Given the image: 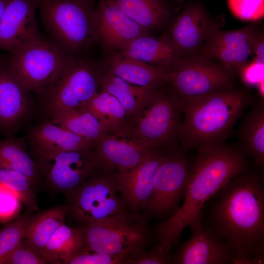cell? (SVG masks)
<instances>
[{"instance_id": "6da1fadb", "label": "cell", "mask_w": 264, "mask_h": 264, "mask_svg": "<svg viewBox=\"0 0 264 264\" xmlns=\"http://www.w3.org/2000/svg\"><path fill=\"white\" fill-rule=\"evenodd\" d=\"M203 225L229 242L241 264L264 258V181L248 168L222 186L204 206Z\"/></svg>"}, {"instance_id": "7a4b0ae2", "label": "cell", "mask_w": 264, "mask_h": 264, "mask_svg": "<svg viewBox=\"0 0 264 264\" xmlns=\"http://www.w3.org/2000/svg\"><path fill=\"white\" fill-rule=\"evenodd\" d=\"M191 166L184 200L170 219L154 227L159 245L170 254L184 230L202 212L206 203L228 181L249 168V161L238 145L225 142L197 147Z\"/></svg>"}, {"instance_id": "3957f363", "label": "cell", "mask_w": 264, "mask_h": 264, "mask_svg": "<svg viewBox=\"0 0 264 264\" xmlns=\"http://www.w3.org/2000/svg\"><path fill=\"white\" fill-rule=\"evenodd\" d=\"M180 99L184 117L178 138L186 152L201 145L224 142L245 110L254 103L246 90L236 86Z\"/></svg>"}, {"instance_id": "277c9868", "label": "cell", "mask_w": 264, "mask_h": 264, "mask_svg": "<svg viewBox=\"0 0 264 264\" xmlns=\"http://www.w3.org/2000/svg\"><path fill=\"white\" fill-rule=\"evenodd\" d=\"M40 14L53 43L76 56L95 42L96 7L93 0H41Z\"/></svg>"}, {"instance_id": "5b68a950", "label": "cell", "mask_w": 264, "mask_h": 264, "mask_svg": "<svg viewBox=\"0 0 264 264\" xmlns=\"http://www.w3.org/2000/svg\"><path fill=\"white\" fill-rule=\"evenodd\" d=\"M182 114L180 99L169 84L157 89L128 120L124 135L150 150L171 148L177 145Z\"/></svg>"}, {"instance_id": "8992f818", "label": "cell", "mask_w": 264, "mask_h": 264, "mask_svg": "<svg viewBox=\"0 0 264 264\" xmlns=\"http://www.w3.org/2000/svg\"><path fill=\"white\" fill-rule=\"evenodd\" d=\"M77 228L82 236L81 250L123 256L128 260L146 249L153 236L146 217L127 209Z\"/></svg>"}, {"instance_id": "52a82bcc", "label": "cell", "mask_w": 264, "mask_h": 264, "mask_svg": "<svg viewBox=\"0 0 264 264\" xmlns=\"http://www.w3.org/2000/svg\"><path fill=\"white\" fill-rule=\"evenodd\" d=\"M103 73L101 65L66 55L59 74L42 91L48 96L51 111L84 109L100 91Z\"/></svg>"}, {"instance_id": "ba28073f", "label": "cell", "mask_w": 264, "mask_h": 264, "mask_svg": "<svg viewBox=\"0 0 264 264\" xmlns=\"http://www.w3.org/2000/svg\"><path fill=\"white\" fill-rule=\"evenodd\" d=\"M113 172L99 168L67 195V216L82 225L126 209L116 190Z\"/></svg>"}, {"instance_id": "9c48e42d", "label": "cell", "mask_w": 264, "mask_h": 264, "mask_svg": "<svg viewBox=\"0 0 264 264\" xmlns=\"http://www.w3.org/2000/svg\"><path fill=\"white\" fill-rule=\"evenodd\" d=\"M66 56L52 42L39 37L13 52L7 66L28 91L42 92L59 74Z\"/></svg>"}, {"instance_id": "30bf717a", "label": "cell", "mask_w": 264, "mask_h": 264, "mask_svg": "<svg viewBox=\"0 0 264 264\" xmlns=\"http://www.w3.org/2000/svg\"><path fill=\"white\" fill-rule=\"evenodd\" d=\"M186 153L178 145L167 150L155 174L152 193L145 209L146 217L168 220L179 208L191 167Z\"/></svg>"}, {"instance_id": "8fae6325", "label": "cell", "mask_w": 264, "mask_h": 264, "mask_svg": "<svg viewBox=\"0 0 264 264\" xmlns=\"http://www.w3.org/2000/svg\"><path fill=\"white\" fill-rule=\"evenodd\" d=\"M172 71L169 86L180 99L235 86L236 73L234 71L199 54L180 58Z\"/></svg>"}, {"instance_id": "7c38bea8", "label": "cell", "mask_w": 264, "mask_h": 264, "mask_svg": "<svg viewBox=\"0 0 264 264\" xmlns=\"http://www.w3.org/2000/svg\"><path fill=\"white\" fill-rule=\"evenodd\" d=\"M36 153L35 161L48 185L66 196L101 168L91 148L55 153L36 150Z\"/></svg>"}, {"instance_id": "4fadbf2b", "label": "cell", "mask_w": 264, "mask_h": 264, "mask_svg": "<svg viewBox=\"0 0 264 264\" xmlns=\"http://www.w3.org/2000/svg\"><path fill=\"white\" fill-rule=\"evenodd\" d=\"M202 212L189 225L191 234L175 254L178 264H241L234 248L202 224Z\"/></svg>"}, {"instance_id": "5bb4252c", "label": "cell", "mask_w": 264, "mask_h": 264, "mask_svg": "<svg viewBox=\"0 0 264 264\" xmlns=\"http://www.w3.org/2000/svg\"><path fill=\"white\" fill-rule=\"evenodd\" d=\"M167 150L154 149L132 169L113 171L116 190L127 210L139 214L145 209L152 193L155 174Z\"/></svg>"}, {"instance_id": "9a60e30c", "label": "cell", "mask_w": 264, "mask_h": 264, "mask_svg": "<svg viewBox=\"0 0 264 264\" xmlns=\"http://www.w3.org/2000/svg\"><path fill=\"white\" fill-rule=\"evenodd\" d=\"M257 28L254 22L228 31L222 30L216 25L196 54L218 62L239 73L251 55L252 40Z\"/></svg>"}, {"instance_id": "2e32d148", "label": "cell", "mask_w": 264, "mask_h": 264, "mask_svg": "<svg viewBox=\"0 0 264 264\" xmlns=\"http://www.w3.org/2000/svg\"><path fill=\"white\" fill-rule=\"evenodd\" d=\"M150 34L110 0L96 7L95 42L107 53L120 52L136 38Z\"/></svg>"}, {"instance_id": "e0dca14e", "label": "cell", "mask_w": 264, "mask_h": 264, "mask_svg": "<svg viewBox=\"0 0 264 264\" xmlns=\"http://www.w3.org/2000/svg\"><path fill=\"white\" fill-rule=\"evenodd\" d=\"M216 26L203 7L187 5L170 24L166 35L180 57L197 54Z\"/></svg>"}, {"instance_id": "ac0fdd59", "label": "cell", "mask_w": 264, "mask_h": 264, "mask_svg": "<svg viewBox=\"0 0 264 264\" xmlns=\"http://www.w3.org/2000/svg\"><path fill=\"white\" fill-rule=\"evenodd\" d=\"M41 0H8L0 21V48L11 53L40 36L35 14Z\"/></svg>"}, {"instance_id": "d6986e66", "label": "cell", "mask_w": 264, "mask_h": 264, "mask_svg": "<svg viewBox=\"0 0 264 264\" xmlns=\"http://www.w3.org/2000/svg\"><path fill=\"white\" fill-rule=\"evenodd\" d=\"M91 150L100 167L111 172L132 169L153 150L127 135L112 133L94 143Z\"/></svg>"}, {"instance_id": "ffe728a7", "label": "cell", "mask_w": 264, "mask_h": 264, "mask_svg": "<svg viewBox=\"0 0 264 264\" xmlns=\"http://www.w3.org/2000/svg\"><path fill=\"white\" fill-rule=\"evenodd\" d=\"M104 72L134 85L158 88L170 84V69L127 57L119 52L107 53L101 65Z\"/></svg>"}, {"instance_id": "44dd1931", "label": "cell", "mask_w": 264, "mask_h": 264, "mask_svg": "<svg viewBox=\"0 0 264 264\" xmlns=\"http://www.w3.org/2000/svg\"><path fill=\"white\" fill-rule=\"evenodd\" d=\"M28 91L8 66H0V128L9 130L26 115L29 106Z\"/></svg>"}, {"instance_id": "7402d4cb", "label": "cell", "mask_w": 264, "mask_h": 264, "mask_svg": "<svg viewBox=\"0 0 264 264\" xmlns=\"http://www.w3.org/2000/svg\"><path fill=\"white\" fill-rule=\"evenodd\" d=\"M119 52L127 57L171 70L181 58L166 34L160 37L143 35Z\"/></svg>"}, {"instance_id": "603a6c76", "label": "cell", "mask_w": 264, "mask_h": 264, "mask_svg": "<svg viewBox=\"0 0 264 264\" xmlns=\"http://www.w3.org/2000/svg\"><path fill=\"white\" fill-rule=\"evenodd\" d=\"M245 113L237 132L239 148L255 161L260 172L264 168V103L253 104Z\"/></svg>"}, {"instance_id": "cb8c5ba5", "label": "cell", "mask_w": 264, "mask_h": 264, "mask_svg": "<svg viewBox=\"0 0 264 264\" xmlns=\"http://www.w3.org/2000/svg\"><path fill=\"white\" fill-rule=\"evenodd\" d=\"M31 138L36 150L46 152L77 151L93 146L91 142L51 121L36 127Z\"/></svg>"}, {"instance_id": "d4e9b609", "label": "cell", "mask_w": 264, "mask_h": 264, "mask_svg": "<svg viewBox=\"0 0 264 264\" xmlns=\"http://www.w3.org/2000/svg\"><path fill=\"white\" fill-rule=\"evenodd\" d=\"M51 112V122L93 144L109 133L101 121L85 109L59 108Z\"/></svg>"}, {"instance_id": "484cf974", "label": "cell", "mask_w": 264, "mask_h": 264, "mask_svg": "<svg viewBox=\"0 0 264 264\" xmlns=\"http://www.w3.org/2000/svg\"><path fill=\"white\" fill-rule=\"evenodd\" d=\"M148 33L169 22L171 13L161 0H110Z\"/></svg>"}, {"instance_id": "4316f807", "label": "cell", "mask_w": 264, "mask_h": 264, "mask_svg": "<svg viewBox=\"0 0 264 264\" xmlns=\"http://www.w3.org/2000/svg\"><path fill=\"white\" fill-rule=\"evenodd\" d=\"M67 217L66 206H56L30 216L25 238L41 256L50 238L63 224Z\"/></svg>"}, {"instance_id": "83f0119b", "label": "cell", "mask_w": 264, "mask_h": 264, "mask_svg": "<svg viewBox=\"0 0 264 264\" xmlns=\"http://www.w3.org/2000/svg\"><path fill=\"white\" fill-rule=\"evenodd\" d=\"M100 87L101 90L112 95L121 103L126 111L128 120L138 112L158 89L134 85L105 72L102 77Z\"/></svg>"}, {"instance_id": "f1b7e54d", "label": "cell", "mask_w": 264, "mask_h": 264, "mask_svg": "<svg viewBox=\"0 0 264 264\" xmlns=\"http://www.w3.org/2000/svg\"><path fill=\"white\" fill-rule=\"evenodd\" d=\"M84 109L93 113L109 133L124 134L128 122L126 111L112 95L101 89Z\"/></svg>"}, {"instance_id": "f546056e", "label": "cell", "mask_w": 264, "mask_h": 264, "mask_svg": "<svg viewBox=\"0 0 264 264\" xmlns=\"http://www.w3.org/2000/svg\"><path fill=\"white\" fill-rule=\"evenodd\" d=\"M0 168L21 172L29 178L33 187L42 175L36 161L28 154L23 141L13 136L0 139Z\"/></svg>"}, {"instance_id": "4dcf8cb0", "label": "cell", "mask_w": 264, "mask_h": 264, "mask_svg": "<svg viewBox=\"0 0 264 264\" xmlns=\"http://www.w3.org/2000/svg\"><path fill=\"white\" fill-rule=\"evenodd\" d=\"M82 246L80 230L65 223L53 234L41 256L47 264H60L70 255L81 250Z\"/></svg>"}, {"instance_id": "1f68e13d", "label": "cell", "mask_w": 264, "mask_h": 264, "mask_svg": "<svg viewBox=\"0 0 264 264\" xmlns=\"http://www.w3.org/2000/svg\"><path fill=\"white\" fill-rule=\"evenodd\" d=\"M0 184L13 190L27 211H38L33 187L29 178L23 174L14 170L0 168Z\"/></svg>"}, {"instance_id": "d6a6232c", "label": "cell", "mask_w": 264, "mask_h": 264, "mask_svg": "<svg viewBox=\"0 0 264 264\" xmlns=\"http://www.w3.org/2000/svg\"><path fill=\"white\" fill-rule=\"evenodd\" d=\"M30 213L27 211L0 229V264H4L9 255L25 237Z\"/></svg>"}, {"instance_id": "836d02e7", "label": "cell", "mask_w": 264, "mask_h": 264, "mask_svg": "<svg viewBox=\"0 0 264 264\" xmlns=\"http://www.w3.org/2000/svg\"><path fill=\"white\" fill-rule=\"evenodd\" d=\"M231 13L237 18L254 22L264 17V0H227Z\"/></svg>"}, {"instance_id": "e575fe53", "label": "cell", "mask_w": 264, "mask_h": 264, "mask_svg": "<svg viewBox=\"0 0 264 264\" xmlns=\"http://www.w3.org/2000/svg\"><path fill=\"white\" fill-rule=\"evenodd\" d=\"M128 258L80 250L66 258L64 264H127Z\"/></svg>"}, {"instance_id": "d590c367", "label": "cell", "mask_w": 264, "mask_h": 264, "mask_svg": "<svg viewBox=\"0 0 264 264\" xmlns=\"http://www.w3.org/2000/svg\"><path fill=\"white\" fill-rule=\"evenodd\" d=\"M24 238L7 257L4 264H47Z\"/></svg>"}, {"instance_id": "8d00e7d4", "label": "cell", "mask_w": 264, "mask_h": 264, "mask_svg": "<svg viewBox=\"0 0 264 264\" xmlns=\"http://www.w3.org/2000/svg\"><path fill=\"white\" fill-rule=\"evenodd\" d=\"M20 202L13 190L0 184V221H7L15 217L21 208Z\"/></svg>"}, {"instance_id": "74e56055", "label": "cell", "mask_w": 264, "mask_h": 264, "mask_svg": "<svg viewBox=\"0 0 264 264\" xmlns=\"http://www.w3.org/2000/svg\"><path fill=\"white\" fill-rule=\"evenodd\" d=\"M172 263L171 256L163 252L159 244L144 249L129 257L127 264H167Z\"/></svg>"}, {"instance_id": "f35d334b", "label": "cell", "mask_w": 264, "mask_h": 264, "mask_svg": "<svg viewBox=\"0 0 264 264\" xmlns=\"http://www.w3.org/2000/svg\"><path fill=\"white\" fill-rule=\"evenodd\" d=\"M264 69V64L252 61L246 63L239 73L246 83L250 84H259L263 80Z\"/></svg>"}, {"instance_id": "ab89813d", "label": "cell", "mask_w": 264, "mask_h": 264, "mask_svg": "<svg viewBox=\"0 0 264 264\" xmlns=\"http://www.w3.org/2000/svg\"><path fill=\"white\" fill-rule=\"evenodd\" d=\"M250 56L252 61L264 64V36L263 32L258 28L252 38Z\"/></svg>"}, {"instance_id": "60d3db41", "label": "cell", "mask_w": 264, "mask_h": 264, "mask_svg": "<svg viewBox=\"0 0 264 264\" xmlns=\"http://www.w3.org/2000/svg\"><path fill=\"white\" fill-rule=\"evenodd\" d=\"M8 0H0V21Z\"/></svg>"}]
</instances>
